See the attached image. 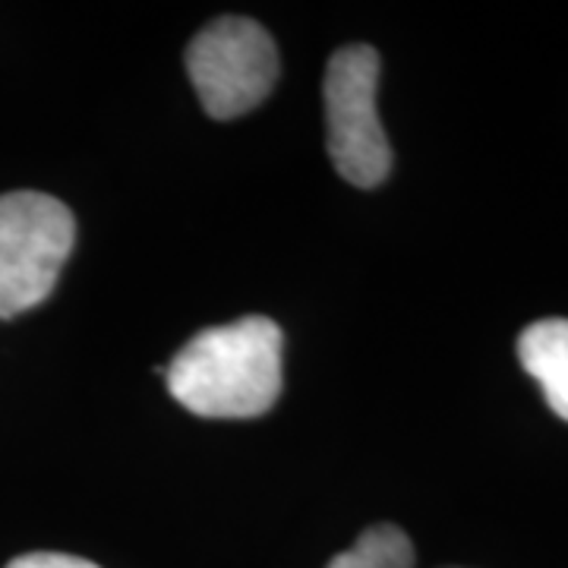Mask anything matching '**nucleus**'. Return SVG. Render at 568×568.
<instances>
[{"label":"nucleus","instance_id":"obj_2","mask_svg":"<svg viewBox=\"0 0 568 568\" xmlns=\"http://www.w3.org/2000/svg\"><path fill=\"white\" fill-rule=\"evenodd\" d=\"M77 241L73 212L36 190L0 196V320L48 301Z\"/></svg>","mask_w":568,"mask_h":568},{"label":"nucleus","instance_id":"obj_5","mask_svg":"<svg viewBox=\"0 0 568 568\" xmlns=\"http://www.w3.org/2000/svg\"><path fill=\"white\" fill-rule=\"evenodd\" d=\"M518 361L544 388L556 417L568 420V320H540L518 335Z\"/></svg>","mask_w":568,"mask_h":568},{"label":"nucleus","instance_id":"obj_6","mask_svg":"<svg viewBox=\"0 0 568 568\" xmlns=\"http://www.w3.org/2000/svg\"><path fill=\"white\" fill-rule=\"evenodd\" d=\"M325 568H414V544L395 525H373Z\"/></svg>","mask_w":568,"mask_h":568},{"label":"nucleus","instance_id":"obj_1","mask_svg":"<svg viewBox=\"0 0 568 568\" xmlns=\"http://www.w3.org/2000/svg\"><path fill=\"white\" fill-rule=\"evenodd\" d=\"M164 383L171 398L196 417H263L284 386V332L268 316L205 328L174 354Z\"/></svg>","mask_w":568,"mask_h":568},{"label":"nucleus","instance_id":"obj_4","mask_svg":"<svg viewBox=\"0 0 568 568\" xmlns=\"http://www.w3.org/2000/svg\"><path fill=\"white\" fill-rule=\"evenodd\" d=\"M186 73L215 121L244 118L268 99L278 80V48L260 22L222 17L186 48Z\"/></svg>","mask_w":568,"mask_h":568},{"label":"nucleus","instance_id":"obj_7","mask_svg":"<svg viewBox=\"0 0 568 568\" xmlns=\"http://www.w3.org/2000/svg\"><path fill=\"white\" fill-rule=\"evenodd\" d=\"M7 568H99L89 559H80V556H67V552H29V556H20L13 559Z\"/></svg>","mask_w":568,"mask_h":568},{"label":"nucleus","instance_id":"obj_3","mask_svg":"<svg viewBox=\"0 0 568 568\" xmlns=\"http://www.w3.org/2000/svg\"><path fill=\"white\" fill-rule=\"evenodd\" d=\"M383 61L369 44H347L325 70L328 159L354 186H379L392 171V145L376 114Z\"/></svg>","mask_w":568,"mask_h":568}]
</instances>
